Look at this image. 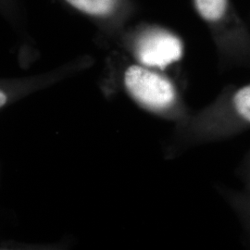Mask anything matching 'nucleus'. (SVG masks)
<instances>
[{
	"mask_svg": "<svg viewBox=\"0 0 250 250\" xmlns=\"http://www.w3.org/2000/svg\"><path fill=\"white\" fill-rule=\"evenodd\" d=\"M7 100H8L7 95L3 91L0 90V107H3L6 104Z\"/></svg>",
	"mask_w": 250,
	"mask_h": 250,
	"instance_id": "7",
	"label": "nucleus"
},
{
	"mask_svg": "<svg viewBox=\"0 0 250 250\" xmlns=\"http://www.w3.org/2000/svg\"><path fill=\"white\" fill-rule=\"evenodd\" d=\"M228 0H195L199 15L209 21L222 18L227 9Z\"/></svg>",
	"mask_w": 250,
	"mask_h": 250,
	"instance_id": "4",
	"label": "nucleus"
},
{
	"mask_svg": "<svg viewBox=\"0 0 250 250\" xmlns=\"http://www.w3.org/2000/svg\"><path fill=\"white\" fill-rule=\"evenodd\" d=\"M135 54L144 65L165 69L181 59L183 45L179 38L170 33L153 30L145 33L137 40Z\"/></svg>",
	"mask_w": 250,
	"mask_h": 250,
	"instance_id": "2",
	"label": "nucleus"
},
{
	"mask_svg": "<svg viewBox=\"0 0 250 250\" xmlns=\"http://www.w3.org/2000/svg\"><path fill=\"white\" fill-rule=\"evenodd\" d=\"M0 15L11 24H22V14L18 0H0Z\"/></svg>",
	"mask_w": 250,
	"mask_h": 250,
	"instance_id": "6",
	"label": "nucleus"
},
{
	"mask_svg": "<svg viewBox=\"0 0 250 250\" xmlns=\"http://www.w3.org/2000/svg\"><path fill=\"white\" fill-rule=\"evenodd\" d=\"M128 93L143 107L161 110L170 107L175 99V90L170 81L141 66H130L125 74Z\"/></svg>",
	"mask_w": 250,
	"mask_h": 250,
	"instance_id": "1",
	"label": "nucleus"
},
{
	"mask_svg": "<svg viewBox=\"0 0 250 250\" xmlns=\"http://www.w3.org/2000/svg\"><path fill=\"white\" fill-rule=\"evenodd\" d=\"M73 9L95 18H107L118 7L119 0H63Z\"/></svg>",
	"mask_w": 250,
	"mask_h": 250,
	"instance_id": "3",
	"label": "nucleus"
},
{
	"mask_svg": "<svg viewBox=\"0 0 250 250\" xmlns=\"http://www.w3.org/2000/svg\"><path fill=\"white\" fill-rule=\"evenodd\" d=\"M237 113L250 123V84L238 90L232 99Z\"/></svg>",
	"mask_w": 250,
	"mask_h": 250,
	"instance_id": "5",
	"label": "nucleus"
}]
</instances>
